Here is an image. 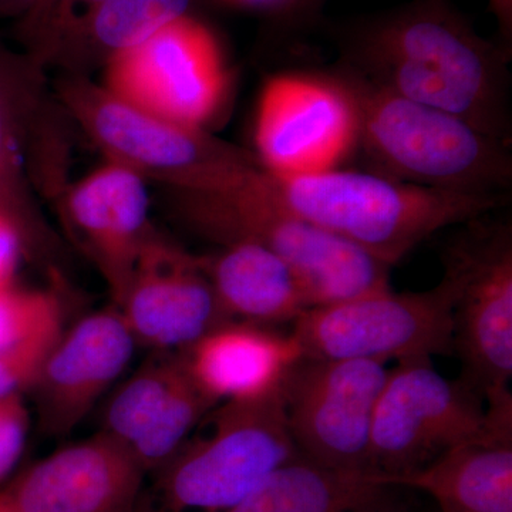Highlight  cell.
I'll return each instance as SVG.
<instances>
[{"instance_id": "obj_1", "label": "cell", "mask_w": 512, "mask_h": 512, "mask_svg": "<svg viewBox=\"0 0 512 512\" xmlns=\"http://www.w3.org/2000/svg\"><path fill=\"white\" fill-rule=\"evenodd\" d=\"M332 33L346 72L511 143L507 49L484 39L450 0H413Z\"/></svg>"}, {"instance_id": "obj_2", "label": "cell", "mask_w": 512, "mask_h": 512, "mask_svg": "<svg viewBox=\"0 0 512 512\" xmlns=\"http://www.w3.org/2000/svg\"><path fill=\"white\" fill-rule=\"evenodd\" d=\"M262 190L293 214L393 266L431 235L493 214L507 194L434 190L370 171L274 177Z\"/></svg>"}, {"instance_id": "obj_3", "label": "cell", "mask_w": 512, "mask_h": 512, "mask_svg": "<svg viewBox=\"0 0 512 512\" xmlns=\"http://www.w3.org/2000/svg\"><path fill=\"white\" fill-rule=\"evenodd\" d=\"M357 111V147L394 180L470 194H507L511 143L467 120L416 103L343 70Z\"/></svg>"}, {"instance_id": "obj_4", "label": "cell", "mask_w": 512, "mask_h": 512, "mask_svg": "<svg viewBox=\"0 0 512 512\" xmlns=\"http://www.w3.org/2000/svg\"><path fill=\"white\" fill-rule=\"evenodd\" d=\"M261 175L239 190L180 192L181 217L221 247L252 242L274 252L298 278L309 309L390 289L393 266L293 214L262 190Z\"/></svg>"}, {"instance_id": "obj_5", "label": "cell", "mask_w": 512, "mask_h": 512, "mask_svg": "<svg viewBox=\"0 0 512 512\" xmlns=\"http://www.w3.org/2000/svg\"><path fill=\"white\" fill-rule=\"evenodd\" d=\"M74 120L109 156L177 192L239 190L264 168L255 154L210 136L205 128L170 123L124 103L101 84L72 79L60 89Z\"/></svg>"}, {"instance_id": "obj_6", "label": "cell", "mask_w": 512, "mask_h": 512, "mask_svg": "<svg viewBox=\"0 0 512 512\" xmlns=\"http://www.w3.org/2000/svg\"><path fill=\"white\" fill-rule=\"evenodd\" d=\"M205 431L188 437L158 473L165 512H225L299 454L286 420L284 390L252 402H225Z\"/></svg>"}, {"instance_id": "obj_7", "label": "cell", "mask_w": 512, "mask_h": 512, "mask_svg": "<svg viewBox=\"0 0 512 512\" xmlns=\"http://www.w3.org/2000/svg\"><path fill=\"white\" fill-rule=\"evenodd\" d=\"M443 254L453 289V345L488 414H511L512 229L490 214L463 224Z\"/></svg>"}, {"instance_id": "obj_8", "label": "cell", "mask_w": 512, "mask_h": 512, "mask_svg": "<svg viewBox=\"0 0 512 512\" xmlns=\"http://www.w3.org/2000/svg\"><path fill=\"white\" fill-rule=\"evenodd\" d=\"M504 439L491 433L481 394L448 380L429 357L389 369L370 437V471L383 483L416 473L463 444Z\"/></svg>"}, {"instance_id": "obj_9", "label": "cell", "mask_w": 512, "mask_h": 512, "mask_svg": "<svg viewBox=\"0 0 512 512\" xmlns=\"http://www.w3.org/2000/svg\"><path fill=\"white\" fill-rule=\"evenodd\" d=\"M306 357L386 363L451 355L453 289L446 278L423 292L366 293L318 306L292 323Z\"/></svg>"}, {"instance_id": "obj_10", "label": "cell", "mask_w": 512, "mask_h": 512, "mask_svg": "<svg viewBox=\"0 0 512 512\" xmlns=\"http://www.w3.org/2000/svg\"><path fill=\"white\" fill-rule=\"evenodd\" d=\"M101 86L158 119L204 128L222 106L228 72L211 30L187 16L110 59Z\"/></svg>"}, {"instance_id": "obj_11", "label": "cell", "mask_w": 512, "mask_h": 512, "mask_svg": "<svg viewBox=\"0 0 512 512\" xmlns=\"http://www.w3.org/2000/svg\"><path fill=\"white\" fill-rule=\"evenodd\" d=\"M389 367L373 360L303 356L284 386L286 420L302 457L336 470L370 471V437Z\"/></svg>"}, {"instance_id": "obj_12", "label": "cell", "mask_w": 512, "mask_h": 512, "mask_svg": "<svg viewBox=\"0 0 512 512\" xmlns=\"http://www.w3.org/2000/svg\"><path fill=\"white\" fill-rule=\"evenodd\" d=\"M355 100L339 79L285 73L259 96L256 158L266 174L299 177L340 168L357 148Z\"/></svg>"}, {"instance_id": "obj_13", "label": "cell", "mask_w": 512, "mask_h": 512, "mask_svg": "<svg viewBox=\"0 0 512 512\" xmlns=\"http://www.w3.org/2000/svg\"><path fill=\"white\" fill-rule=\"evenodd\" d=\"M121 315L137 345L177 352L228 322L218 305L202 256L151 234L123 302Z\"/></svg>"}, {"instance_id": "obj_14", "label": "cell", "mask_w": 512, "mask_h": 512, "mask_svg": "<svg viewBox=\"0 0 512 512\" xmlns=\"http://www.w3.org/2000/svg\"><path fill=\"white\" fill-rule=\"evenodd\" d=\"M147 471L100 431L55 451L3 488L18 512H137Z\"/></svg>"}, {"instance_id": "obj_15", "label": "cell", "mask_w": 512, "mask_h": 512, "mask_svg": "<svg viewBox=\"0 0 512 512\" xmlns=\"http://www.w3.org/2000/svg\"><path fill=\"white\" fill-rule=\"evenodd\" d=\"M136 345L114 305L63 330L30 389L43 433L69 436L126 370Z\"/></svg>"}, {"instance_id": "obj_16", "label": "cell", "mask_w": 512, "mask_h": 512, "mask_svg": "<svg viewBox=\"0 0 512 512\" xmlns=\"http://www.w3.org/2000/svg\"><path fill=\"white\" fill-rule=\"evenodd\" d=\"M137 369L110 397L104 433L133 451L147 473L158 471L218 406L192 379L180 350Z\"/></svg>"}, {"instance_id": "obj_17", "label": "cell", "mask_w": 512, "mask_h": 512, "mask_svg": "<svg viewBox=\"0 0 512 512\" xmlns=\"http://www.w3.org/2000/svg\"><path fill=\"white\" fill-rule=\"evenodd\" d=\"M66 210L109 286L113 305L120 306L141 249L153 234L146 178L109 160L73 185Z\"/></svg>"}, {"instance_id": "obj_18", "label": "cell", "mask_w": 512, "mask_h": 512, "mask_svg": "<svg viewBox=\"0 0 512 512\" xmlns=\"http://www.w3.org/2000/svg\"><path fill=\"white\" fill-rule=\"evenodd\" d=\"M192 379L215 403L252 402L284 390L305 356L292 333L228 320L180 350Z\"/></svg>"}, {"instance_id": "obj_19", "label": "cell", "mask_w": 512, "mask_h": 512, "mask_svg": "<svg viewBox=\"0 0 512 512\" xmlns=\"http://www.w3.org/2000/svg\"><path fill=\"white\" fill-rule=\"evenodd\" d=\"M202 265L229 320L276 328L309 309L292 269L261 245H224L218 254L202 256Z\"/></svg>"}, {"instance_id": "obj_20", "label": "cell", "mask_w": 512, "mask_h": 512, "mask_svg": "<svg viewBox=\"0 0 512 512\" xmlns=\"http://www.w3.org/2000/svg\"><path fill=\"white\" fill-rule=\"evenodd\" d=\"M397 488L373 473L336 470L298 456L225 512H383L399 505Z\"/></svg>"}, {"instance_id": "obj_21", "label": "cell", "mask_w": 512, "mask_h": 512, "mask_svg": "<svg viewBox=\"0 0 512 512\" xmlns=\"http://www.w3.org/2000/svg\"><path fill=\"white\" fill-rule=\"evenodd\" d=\"M387 484L424 491L440 512H512V441H471Z\"/></svg>"}, {"instance_id": "obj_22", "label": "cell", "mask_w": 512, "mask_h": 512, "mask_svg": "<svg viewBox=\"0 0 512 512\" xmlns=\"http://www.w3.org/2000/svg\"><path fill=\"white\" fill-rule=\"evenodd\" d=\"M197 0H106L66 36L52 60L106 64L165 26L192 15Z\"/></svg>"}, {"instance_id": "obj_23", "label": "cell", "mask_w": 512, "mask_h": 512, "mask_svg": "<svg viewBox=\"0 0 512 512\" xmlns=\"http://www.w3.org/2000/svg\"><path fill=\"white\" fill-rule=\"evenodd\" d=\"M28 55H16L0 42V210L18 224L23 237L30 220L26 191L25 126L29 113L26 76L37 70Z\"/></svg>"}, {"instance_id": "obj_24", "label": "cell", "mask_w": 512, "mask_h": 512, "mask_svg": "<svg viewBox=\"0 0 512 512\" xmlns=\"http://www.w3.org/2000/svg\"><path fill=\"white\" fill-rule=\"evenodd\" d=\"M106 0H36L16 23L15 35L37 64L50 62L66 36Z\"/></svg>"}, {"instance_id": "obj_25", "label": "cell", "mask_w": 512, "mask_h": 512, "mask_svg": "<svg viewBox=\"0 0 512 512\" xmlns=\"http://www.w3.org/2000/svg\"><path fill=\"white\" fill-rule=\"evenodd\" d=\"M63 325L55 295L22 291L15 285L0 291V350L18 346L53 326Z\"/></svg>"}, {"instance_id": "obj_26", "label": "cell", "mask_w": 512, "mask_h": 512, "mask_svg": "<svg viewBox=\"0 0 512 512\" xmlns=\"http://www.w3.org/2000/svg\"><path fill=\"white\" fill-rule=\"evenodd\" d=\"M62 333L63 325L53 326L18 346L0 350V397L32 389Z\"/></svg>"}, {"instance_id": "obj_27", "label": "cell", "mask_w": 512, "mask_h": 512, "mask_svg": "<svg viewBox=\"0 0 512 512\" xmlns=\"http://www.w3.org/2000/svg\"><path fill=\"white\" fill-rule=\"evenodd\" d=\"M29 412L23 393L0 397V483L19 463L28 439Z\"/></svg>"}, {"instance_id": "obj_28", "label": "cell", "mask_w": 512, "mask_h": 512, "mask_svg": "<svg viewBox=\"0 0 512 512\" xmlns=\"http://www.w3.org/2000/svg\"><path fill=\"white\" fill-rule=\"evenodd\" d=\"M23 241L18 224L0 210V291L13 286Z\"/></svg>"}, {"instance_id": "obj_29", "label": "cell", "mask_w": 512, "mask_h": 512, "mask_svg": "<svg viewBox=\"0 0 512 512\" xmlns=\"http://www.w3.org/2000/svg\"><path fill=\"white\" fill-rule=\"evenodd\" d=\"M491 13L497 19L498 29L503 36V46L507 49V43L512 36V0H488Z\"/></svg>"}, {"instance_id": "obj_30", "label": "cell", "mask_w": 512, "mask_h": 512, "mask_svg": "<svg viewBox=\"0 0 512 512\" xmlns=\"http://www.w3.org/2000/svg\"><path fill=\"white\" fill-rule=\"evenodd\" d=\"M251 8L268 10H292L302 8V0H232Z\"/></svg>"}, {"instance_id": "obj_31", "label": "cell", "mask_w": 512, "mask_h": 512, "mask_svg": "<svg viewBox=\"0 0 512 512\" xmlns=\"http://www.w3.org/2000/svg\"><path fill=\"white\" fill-rule=\"evenodd\" d=\"M32 3L33 0H0V16L19 19L28 12Z\"/></svg>"}, {"instance_id": "obj_32", "label": "cell", "mask_w": 512, "mask_h": 512, "mask_svg": "<svg viewBox=\"0 0 512 512\" xmlns=\"http://www.w3.org/2000/svg\"><path fill=\"white\" fill-rule=\"evenodd\" d=\"M0 512H18L3 490H0Z\"/></svg>"}, {"instance_id": "obj_33", "label": "cell", "mask_w": 512, "mask_h": 512, "mask_svg": "<svg viewBox=\"0 0 512 512\" xmlns=\"http://www.w3.org/2000/svg\"><path fill=\"white\" fill-rule=\"evenodd\" d=\"M383 512H412V511H407L406 508L402 507V505H396V507L390 508V510L383 511Z\"/></svg>"}, {"instance_id": "obj_34", "label": "cell", "mask_w": 512, "mask_h": 512, "mask_svg": "<svg viewBox=\"0 0 512 512\" xmlns=\"http://www.w3.org/2000/svg\"><path fill=\"white\" fill-rule=\"evenodd\" d=\"M305 2H308V3H309V2H312V0H302V5H303V3H305Z\"/></svg>"}, {"instance_id": "obj_35", "label": "cell", "mask_w": 512, "mask_h": 512, "mask_svg": "<svg viewBox=\"0 0 512 512\" xmlns=\"http://www.w3.org/2000/svg\"><path fill=\"white\" fill-rule=\"evenodd\" d=\"M35 2H36V0H33V3H35ZM33 3H32V5H33ZM29 9H30V8H29Z\"/></svg>"}]
</instances>
